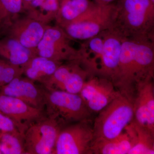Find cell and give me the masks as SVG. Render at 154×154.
<instances>
[{"label":"cell","instance_id":"cell-1","mask_svg":"<svg viewBox=\"0 0 154 154\" xmlns=\"http://www.w3.org/2000/svg\"><path fill=\"white\" fill-rule=\"evenodd\" d=\"M112 29L123 39L154 40V3L151 0H120Z\"/></svg>","mask_w":154,"mask_h":154},{"label":"cell","instance_id":"cell-2","mask_svg":"<svg viewBox=\"0 0 154 154\" xmlns=\"http://www.w3.org/2000/svg\"><path fill=\"white\" fill-rule=\"evenodd\" d=\"M99 113L93 126L94 139H112L133 120V100L120 93Z\"/></svg>","mask_w":154,"mask_h":154},{"label":"cell","instance_id":"cell-3","mask_svg":"<svg viewBox=\"0 0 154 154\" xmlns=\"http://www.w3.org/2000/svg\"><path fill=\"white\" fill-rule=\"evenodd\" d=\"M45 112L64 126L72 122L90 120L91 112L79 94L60 90H47L45 93Z\"/></svg>","mask_w":154,"mask_h":154},{"label":"cell","instance_id":"cell-4","mask_svg":"<svg viewBox=\"0 0 154 154\" xmlns=\"http://www.w3.org/2000/svg\"><path fill=\"white\" fill-rule=\"evenodd\" d=\"M116 5L94 3L79 18L62 28L71 39L88 40L110 29L113 25Z\"/></svg>","mask_w":154,"mask_h":154},{"label":"cell","instance_id":"cell-5","mask_svg":"<svg viewBox=\"0 0 154 154\" xmlns=\"http://www.w3.org/2000/svg\"><path fill=\"white\" fill-rule=\"evenodd\" d=\"M64 126L45 116L28 127L24 135L26 154H53L61 130Z\"/></svg>","mask_w":154,"mask_h":154},{"label":"cell","instance_id":"cell-6","mask_svg":"<svg viewBox=\"0 0 154 154\" xmlns=\"http://www.w3.org/2000/svg\"><path fill=\"white\" fill-rule=\"evenodd\" d=\"M70 39L59 26L47 25L35 49V54L62 63L64 61H81L82 50H77L72 47L70 44Z\"/></svg>","mask_w":154,"mask_h":154},{"label":"cell","instance_id":"cell-7","mask_svg":"<svg viewBox=\"0 0 154 154\" xmlns=\"http://www.w3.org/2000/svg\"><path fill=\"white\" fill-rule=\"evenodd\" d=\"M90 120L75 122L61 130L53 154H91L94 139Z\"/></svg>","mask_w":154,"mask_h":154},{"label":"cell","instance_id":"cell-8","mask_svg":"<svg viewBox=\"0 0 154 154\" xmlns=\"http://www.w3.org/2000/svg\"><path fill=\"white\" fill-rule=\"evenodd\" d=\"M120 94L110 80L92 75L83 86L80 96L91 113H99Z\"/></svg>","mask_w":154,"mask_h":154},{"label":"cell","instance_id":"cell-9","mask_svg":"<svg viewBox=\"0 0 154 154\" xmlns=\"http://www.w3.org/2000/svg\"><path fill=\"white\" fill-rule=\"evenodd\" d=\"M103 39V51L94 75L113 83L118 68L123 38L111 29L100 33Z\"/></svg>","mask_w":154,"mask_h":154},{"label":"cell","instance_id":"cell-10","mask_svg":"<svg viewBox=\"0 0 154 154\" xmlns=\"http://www.w3.org/2000/svg\"><path fill=\"white\" fill-rule=\"evenodd\" d=\"M0 113L12 119L24 134L30 125L46 116L45 110L30 106L15 97L1 93Z\"/></svg>","mask_w":154,"mask_h":154},{"label":"cell","instance_id":"cell-11","mask_svg":"<svg viewBox=\"0 0 154 154\" xmlns=\"http://www.w3.org/2000/svg\"><path fill=\"white\" fill-rule=\"evenodd\" d=\"M153 78H148L136 86L133 120L154 135Z\"/></svg>","mask_w":154,"mask_h":154},{"label":"cell","instance_id":"cell-12","mask_svg":"<svg viewBox=\"0 0 154 154\" xmlns=\"http://www.w3.org/2000/svg\"><path fill=\"white\" fill-rule=\"evenodd\" d=\"M78 60L61 65L53 75L51 80L57 90L79 94L84 84L91 75Z\"/></svg>","mask_w":154,"mask_h":154},{"label":"cell","instance_id":"cell-13","mask_svg":"<svg viewBox=\"0 0 154 154\" xmlns=\"http://www.w3.org/2000/svg\"><path fill=\"white\" fill-rule=\"evenodd\" d=\"M22 76L17 77L0 88V93L22 100L30 106L44 110L45 89Z\"/></svg>","mask_w":154,"mask_h":154},{"label":"cell","instance_id":"cell-14","mask_svg":"<svg viewBox=\"0 0 154 154\" xmlns=\"http://www.w3.org/2000/svg\"><path fill=\"white\" fill-rule=\"evenodd\" d=\"M47 26L43 22L27 15L24 18H17L11 22L9 25V36L35 52Z\"/></svg>","mask_w":154,"mask_h":154},{"label":"cell","instance_id":"cell-15","mask_svg":"<svg viewBox=\"0 0 154 154\" xmlns=\"http://www.w3.org/2000/svg\"><path fill=\"white\" fill-rule=\"evenodd\" d=\"M133 145V140L128 127L121 134L112 139H94L91 146V154H128Z\"/></svg>","mask_w":154,"mask_h":154},{"label":"cell","instance_id":"cell-16","mask_svg":"<svg viewBox=\"0 0 154 154\" xmlns=\"http://www.w3.org/2000/svg\"><path fill=\"white\" fill-rule=\"evenodd\" d=\"M62 64L47 58L36 55L22 67L23 75L33 82L43 85Z\"/></svg>","mask_w":154,"mask_h":154},{"label":"cell","instance_id":"cell-17","mask_svg":"<svg viewBox=\"0 0 154 154\" xmlns=\"http://www.w3.org/2000/svg\"><path fill=\"white\" fill-rule=\"evenodd\" d=\"M35 56L34 51L10 36L0 41V57L14 65L22 67Z\"/></svg>","mask_w":154,"mask_h":154},{"label":"cell","instance_id":"cell-18","mask_svg":"<svg viewBox=\"0 0 154 154\" xmlns=\"http://www.w3.org/2000/svg\"><path fill=\"white\" fill-rule=\"evenodd\" d=\"M95 2L90 0H64L60 4L55 20L60 28L72 23L89 10Z\"/></svg>","mask_w":154,"mask_h":154},{"label":"cell","instance_id":"cell-19","mask_svg":"<svg viewBox=\"0 0 154 154\" xmlns=\"http://www.w3.org/2000/svg\"><path fill=\"white\" fill-rule=\"evenodd\" d=\"M23 5L27 16L46 25L55 19L60 8L58 0H33Z\"/></svg>","mask_w":154,"mask_h":154},{"label":"cell","instance_id":"cell-20","mask_svg":"<svg viewBox=\"0 0 154 154\" xmlns=\"http://www.w3.org/2000/svg\"><path fill=\"white\" fill-rule=\"evenodd\" d=\"M133 145L128 154H154V135L134 120L128 125Z\"/></svg>","mask_w":154,"mask_h":154},{"label":"cell","instance_id":"cell-21","mask_svg":"<svg viewBox=\"0 0 154 154\" xmlns=\"http://www.w3.org/2000/svg\"><path fill=\"white\" fill-rule=\"evenodd\" d=\"M2 154H26L24 135L12 133L0 134Z\"/></svg>","mask_w":154,"mask_h":154},{"label":"cell","instance_id":"cell-22","mask_svg":"<svg viewBox=\"0 0 154 154\" xmlns=\"http://www.w3.org/2000/svg\"><path fill=\"white\" fill-rule=\"evenodd\" d=\"M23 11L22 0H0V22L9 25Z\"/></svg>","mask_w":154,"mask_h":154},{"label":"cell","instance_id":"cell-23","mask_svg":"<svg viewBox=\"0 0 154 154\" xmlns=\"http://www.w3.org/2000/svg\"><path fill=\"white\" fill-rule=\"evenodd\" d=\"M22 75V67L14 65L0 58V88Z\"/></svg>","mask_w":154,"mask_h":154},{"label":"cell","instance_id":"cell-24","mask_svg":"<svg viewBox=\"0 0 154 154\" xmlns=\"http://www.w3.org/2000/svg\"><path fill=\"white\" fill-rule=\"evenodd\" d=\"M5 133L24 135V134L12 119L0 113V134Z\"/></svg>","mask_w":154,"mask_h":154},{"label":"cell","instance_id":"cell-25","mask_svg":"<svg viewBox=\"0 0 154 154\" xmlns=\"http://www.w3.org/2000/svg\"><path fill=\"white\" fill-rule=\"evenodd\" d=\"M96 4L100 5H107L111 4L112 2L115 0H94Z\"/></svg>","mask_w":154,"mask_h":154},{"label":"cell","instance_id":"cell-26","mask_svg":"<svg viewBox=\"0 0 154 154\" xmlns=\"http://www.w3.org/2000/svg\"><path fill=\"white\" fill-rule=\"evenodd\" d=\"M22 1L23 2V5H24V4H26V3L30 2L33 0H22Z\"/></svg>","mask_w":154,"mask_h":154},{"label":"cell","instance_id":"cell-27","mask_svg":"<svg viewBox=\"0 0 154 154\" xmlns=\"http://www.w3.org/2000/svg\"><path fill=\"white\" fill-rule=\"evenodd\" d=\"M63 1H64V0H58L60 4V3L61 2H62Z\"/></svg>","mask_w":154,"mask_h":154},{"label":"cell","instance_id":"cell-28","mask_svg":"<svg viewBox=\"0 0 154 154\" xmlns=\"http://www.w3.org/2000/svg\"><path fill=\"white\" fill-rule=\"evenodd\" d=\"M151 1H152V2L154 3V0H151Z\"/></svg>","mask_w":154,"mask_h":154},{"label":"cell","instance_id":"cell-29","mask_svg":"<svg viewBox=\"0 0 154 154\" xmlns=\"http://www.w3.org/2000/svg\"><path fill=\"white\" fill-rule=\"evenodd\" d=\"M0 154H2V153H1V152H0Z\"/></svg>","mask_w":154,"mask_h":154}]
</instances>
